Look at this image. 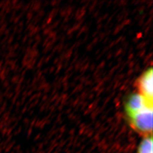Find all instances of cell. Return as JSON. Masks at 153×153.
Segmentation results:
<instances>
[{
  "mask_svg": "<svg viewBox=\"0 0 153 153\" xmlns=\"http://www.w3.org/2000/svg\"><path fill=\"white\" fill-rule=\"evenodd\" d=\"M129 117L132 126L138 131L148 135L152 133L153 131V105L148 106Z\"/></svg>",
  "mask_w": 153,
  "mask_h": 153,
  "instance_id": "1",
  "label": "cell"
},
{
  "mask_svg": "<svg viewBox=\"0 0 153 153\" xmlns=\"http://www.w3.org/2000/svg\"><path fill=\"white\" fill-rule=\"evenodd\" d=\"M140 90L141 94L150 102H153V69H150L146 71L140 80Z\"/></svg>",
  "mask_w": 153,
  "mask_h": 153,
  "instance_id": "3",
  "label": "cell"
},
{
  "mask_svg": "<svg viewBox=\"0 0 153 153\" xmlns=\"http://www.w3.org/2000/svg\"><path fill=\"white\" fill-rule=\"evenodd\" d=\"M150 105H153V102L148 100L141 94H136L131 95L128 100L126 111L130 116Z\"/></svg>",
  "mask_w": 153,
  "mask_h": 153,
  "instance_id": "2",
  "label": "cell"
},
{
  "mask_svg": "<svg viewBox=\"0 0 153 153\" xmlns=\"http://www.w3.org/2000/svg\"><path fill=\"white\" fill-rule=\"evenodd\" d=\"M138 153H153V141L152 135L145 137L140 143Z\"/></svg>",
  "mask_w": 153,
  "mask_h": 153,
  "instance_id": "4",
  "label": "cell"
}]
</instances>
